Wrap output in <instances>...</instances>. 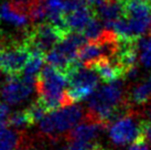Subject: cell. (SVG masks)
<instances>
[{"mask_svg":"<svg viewBox=\"0 0 151 150\" xmlns=\"http://www.w3.org/2000/svg\"><path fill=\"white\" fill-rule=\"evenodd\" d=\"M39 102L47 110H55L64 106L73 105L65 87L68 79L65 73L50 65L45 66L37 79Z\"/></svg>","mask_w":151,"mask_h":150,"instance_id":"6da1fadb","label":"cell"},{"mask_svg":"<svg viewBox=\"0 0 151 150\" xmlns=\"http://www.w3.org/2000/svg\"><path fill=\"white\" fill-rule=\"evenodd\" d=\"M122 102V84L119 81L108 83L97 88L88 98V107L94 115V120L104 124L114 116Z\"/></svg>","mask_w":151,"mask_h":150,"instance_id":"7a4b0ae2","label":"cell"},{"mask_svg":"<svg viewBox=\"0 0 151 150\" xmlns=\"http://www.w3.org/2000/svg\"><path fill=\"white\" fill-rule=\"evenodd\" d=\"M66 76L68 79L67 95L72 103L89 98L96 92L101 79L94 70L86 66L81 67L78 63L70 69Z\"/></svg>","mask_w":151,"mask_h":150,"instance_id":"3957f363","label":"cell"},{"mask_svg":"<svg viewBox=\"0 0 151 150\" xmlns=\"http://www.w3.org/2000/svg\"><path fill=\"white\" fill-rule=\"evenodd\" d=\"M83 117V110L80 106L68 105L46 114L40 121V129L43 133L54 136L68 130H73L78 125Z\"/></svg>","mask_w":151,"mask_h":150,"instance_id":"277c9868","label":"cell"},{"mask_svg":"<svg viewBox=\"0 0 151 150\" xmlns=\"http://www.w3.org/2000/svg\"><path fill=\"white\" fill-rule=\"evenodd\" d=\"M125 17L134 41L139 40L151 28L150 0H124Z\"/></svg>","mask_w":151,"mask_h":150,"instance_id":"5b68a950","label":"cell"},{"mask_svg":"<svg viewBox=\"0 0 151 150\" xmlns=\"http://www.w3.org/2000/svg\"><path fill=\"white\" fill-rule=\"evenodd\" d=\"M66 34L63 30L51 23H40L28 35L24 44L29 48L30 51L35 50L45 53L53 50Z\"/></svg>","mask_w":151,"mask_h":150,"instance_id":"8992f818","label":"cell"},{"mask_svg":"<svg viewBox=\"0 0 151 150\" xmlns=\"http://www.w3.org/2000/svg\"><path fill=\"white\" fill-rule=\"evenodd\" d=\"M110 140L118 146H125L138 140L143 135V124L140 125L134 117L124 116L118 118L108 129Z\"/></svg>","mask_w":151,"mask_h":150,"instance_id":"52a82bcc","label":"cell"},{"mask_svg":"<svg viewBox=\"0 0 151 150\" xmlns=\"http://www.w3.org/2000/svg\"><path fill=\"white\" fill-rule=\"evenodd\" d=\"M35 84L30 83L18 76H9L6 83L1 86L0 95L6 104L17 105L25 100L33 92Z\"/></svg>","mask_w":151,"mask_h":150,"instance_id":"ba28073f","label":"cell"},{"mask_svg":"<svg viewBox=\"0 0 151 150\" xmlns=\"http://www.w3.org/2000/svg\"><path fill=\"white\" fill-rule=\"evenodd\" d=\"M31 51L25 44L2 50L1 70L9 76H18L22 73L27 62L29 61Z\"/></svg>","mask_w":151,"mask_h":150,"instance_id":"9c48e42d","label":"cell"},{"mask_svg":"<svg viewBox=\"0 0 151 150\" xmlns=\"http://www.w3.org/2000/svg\"><path fill=\"white\" fill-rule=\"evenodd\" d=\"M93 18L94 16L92 9L91 7H88L86 2L82 4L80 8L64 16L67 30L70 32H76V33H83L84 29L87 27Z\"/></svg>","mask_w":151,"mask_h":150,"instance_id":"30bf717a","label":"cell"},{"mask_svg":"<svg viewBox=\"0 0 151 150\" xmlns=\"http://www.w3.org/2000/svg\"><path fill=\"white\" fill-rule=\"evenodd\" d=\"M105 27L125 17V1L124 0H106L95 10Z\"/></svg>","mask_w":151,"mask_h":150,"instance_id":"8fae6325","label":"cell"},{"mask_svg":"<svg viewBox=\"0 0 151 150\" xmlns=\"http://www.w3.org/2000/svg\"><path fill=\"white\" fill-rule=\"evenodd\" d=\"M105 125L97 120L84 121L76 126L71 131L72 141H84L93 142L94 139H96L99 133L104 130Z\"/></svg>","mask_w":151,"mask_h":150,"instance_id":"7c38bea8","label":"cell"},{"mask_svg":"<svg viewBox=\"0 0 151 150\" xmlns=\"http://www.w3.org/2000/svg\"><path fill=\"white\" fill-rule=\"evenodd\" d=\"M88 69L94 70L98 74V76L107 83H113V82L119 81V79L126 73L122 67L119 66L116 62L110 61L109 58H103L95 64H93Z\"/></svg>","mask_w":151,"mask_h":150,"instance_id":"4fadbf2b","label":"cell"},{"mask_svg":"<svg viewBox=\"0 0 151 150\" xmlns=\"http://www.w3.org/2000/svg\"><path fill=\"white\" fill-rule=\"evenodd\" d=\"M105 56V52L98 41H88L81 48L77 53V61L83 63L86 67H91L93 64L101 61Z\"/></svg>","mask_w":151,"mask_h":150,"instance_id":"5bb4252c","label":"cell"},{"mask_svg":"<svg viewBox=\"0 0 151 150\" xmlns=\"http://www.w3.org/2000/svg\"><path fill=\"white\" fill-rule=\"evenodd\" d=\"M0 19L14 27L22 28L28 25L30 18L28 13L22 11L13 4L4 2L0 6Z\"/></svg>","mask_w":151,"mask_h":150,"instance_id":"9a60e30c","label":"cell"},{"mask_svg":"<svg viewBox=\"0 0 151 150\" xmlns=\"http://www.w3.org/2000/svg\"><path fill=\"white\" fill-rule=\"evenodd\" d=\"M45 61V55L40 51L32 50L29 61L27 62L24 69L22 71V79L28 81L30 83L37 84L40 73L42 72V67Z\"/></svg>","mask_w":151,"mask_h":150,"instance_id":"2e32d148","label":"cell"},{"mask_svg":"<svg viewBox=\"0 0 151 150\" xmlns=\"http://www.w3.org/2000/svg\"><path fill=\"white\" fill-rule=\"evenodd\" d=\"M151 97V75L142 81L141 83L136 85L131 93V98L136 104H145Z\"/></svg>","mask_w":151,"mask_h":150,"instance_id":"e0dca14e","label":"cell"},{"mask_svg":"<svg viewBox=\"0 0 151 150\" xmlns=\"http://www.w3.org/2000/svg\"><path fill=\"white\" fill-rule=\"evenodd\" d=\"M105 25L101 22L99 18H93L91 22L87 25V27L83 31V35L88 41H97L99 40L103 34L105 33Z\"/></svg>","mask_w":151,"mask_h":150,"instance_id":"ac0fdd59","label":"cell"},{"mask_svg":"<svg viewBox=\"0 0 151 150\" xmlns=\"http://www.w3.org/2000/svg\"><path fill=\"white\" fill-rule=\"evenodd\" d=\"M19 136L17 133L4 127L0 130V150H16L19 145Z\"/></svg>","mask_w":151,"mask_h":150,"instance_id":"d6986e66","label":"cell"},{"mask_svg":"<svg viewBox=\"0 0 151 150\" xmlns=\"http://www.w3.org/2000/svg\"><path fill=\"white\" fill-rule=\"evenodd\" d=\"M137 48L140 51V61L146 67H151V35L137 40Z\"/></svg>","mask_w":151,"mask_h":150,"instance_id":"ffe728a7","label":"cell"},{"mask_svg":"<svg viewBox=\"0 0 151 150\" xmlns=\"http://www.w3.org/2000/svg\"><path fill=\"white\" fill-rule=\"evenodd\" d=\"M46 112L47 109L43 106L40 102H37L30 106L29 108L27 109V114L29 116L30 120H31V124H34V123H38V121H41L45 117Z\"/></svg>","mask_w":151,"mask_h":150,"instance_id":"44dd1931","label":"cell"},{"mask_svg":"<svg viewBox=\"0 0 151 150\" xmlns=\"http://www.w3.org/2000/svg\"><path fill=\"white\" fill-rule=\"evenodd\" d=\"M8 124L16 128H21L31 125V120L27 114V110H23V112H14L12 116H10Z\"/></svg>","mask_w":151,"mask_h":150,"instance_id":"7402d4cb","label":"cell"},{"mask_svg":"<svg viewBox=\"0 0 151 150\" xmlns=\"http://www.w3.org/2000/svg\"><path fill=\"white\" fill-rule=\"evenodd\" d=\"M98 148L94 142H84V141H72L66 149L64 150H96Z\"/></svg>","mask_w":151,"mask_h":150,"instance_id":"603a6c76","label":"cell"},{"mask_svg":"<svg viewBox=\"0 0 151 150\" xmlns=\"http://www.w3.org/2000/svg\"><path fill=\"white\" fill-rule=\"evenodd\" d=\"M128 150H151L150 146L146 141V137L142 136L140 137L138 140L131 144V146L128 148Z\"/></svg>","mask_w":151,"mask_h":150,"instance_id":"cb8c5ba5","label":"cell"},{"mask_svg":"<svg viewBox=\"0 0 151 150\" xmlns=\"http://www.w3.org/2000/svg\"><path fill=\"white\" fill-rule=\"evenodd\" d=\"M9 114H10V108L8 104L6 103H0V125H7L9 121Z\"/></svg>","mask_w":151,"mask_h":150,"instance_id":"d4e9b609","label":"cell"},{"mask_svg":"<svg viewBox=\"0 0 151 150\" xmlns=\"http://www.w3.org/2000/svg\"><path fill=\"white\" fill-rule=\"evenodd\" d=\"M85 2L87 4L88 7H91V8H94L95 10H96L99 6H101V4L105 2L106 0H84Z\"/></svg>","mask_w":151,"mask_h":150,"instance_id":"484cf974","label":"cell"},{"mask_svg":"<svg viewBox=\"0 0 151 150\" xmlns=\"http://www.w3.org/2000/svg\"><path fill=\"white\" fill-rule=\"evenodd\" d=\"M143 135H145V137L148 138V140L151 142V123L143 124Z\"/></svg>","mask_w":151,"mask_h":150,"instance_id":"4316f807","label":"cell"},{"mask_svg":"<svg viewBox=\"0 0 151 150\" xmlns=\"http://www.w3.org/2000/svg\"><path fill=\"white\" fill-rule=\"evenodd\" d=\"M2 65V50H0V69Z\"/></svg>","mask_w":151,"mask_h":150,"instance_id":"83f0119b","label":"cell"},{"mask_svg":"<svg viewBox=\"0 0 151 150\" xmlns=\"http://www.w3.org/2000/svg\"><path fill=\"white\" fill-rule=\"evenodd\" d=\"M4 127H6V126H4V125H0V130H1V129H4Z\"/></svg>","mask_w":151,"mask_h":150,"instance_id":"f1b7e54d","label":"cell"},{"mask_svg":"<svg viewBox=\"0 0 151 150\" xmlns=\"http://www.w3.org/2000/svg\"><path fill=\"white\" fill-rule=\"evenodd\" d=\"M96 150H104V149H103V148H101V147H99V146H98V148H97Z\"/></svg>","mask_w":151,"mask_h":150,"instance_id":"f546056e","label":"cell"}]
</instances>
